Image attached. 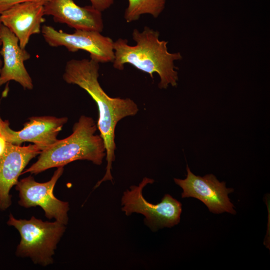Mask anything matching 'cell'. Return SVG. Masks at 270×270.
<instances>
[{"label": "cell", "mask_w": 270, "mask_h": 270, "mask_svg": "<svg viewBox=\"0 0 270 270\" xmlns=\"http://www.w3.org/2000/svg\"><path fill=\"white\" fill-rule=\"evenodd\" d=\"M99 69V62L92 58L72 59L66 62L62 75L66 83L76 84L86 90L98 106L96 126L104 140L107 165L104 176L97 182L95 188L104 181H112L111 170L115 160L117 124L126 117L136 115L138 110L136 104L130 98H112L106 93L98 80Z\"/></svg>", "instance_id": "cell-1"}, {"label": "cell", "mask_w": 270, "mask_h": 270, "mask_svg": "<svg viewBox=\"0 0 270 270\" xmlns=\"http://www.w3.org/2000/svg\"><path fill=\"white\" fill-rule=\"evenodd\" d=\"M160 33L146 26L140 32L134 28L132 33L136 45L128 44L126 39L118 38L114 42V68L122 70L126 64L150 74L156 72L160 78L158 88H166L169 84L177 86L178 72L174 61L182 58L180 52L170 53L168 50V42L159 40Z\"/></svg>", "instance_id": "cell-2"}, {"label": "cell", "mask_w": 270, "mask_h": 270, "mask_svg": "<svg viewBox=\"0 0 270 270\" xmlns=\"http://www.w3.org/2000/svg\"><path fill=\"white\" fill-rule=\"evenodd\" d=\"M97 126L92 118L82 115L68 137L58 140L42 150L38 160L22 174H38L48 169L58 168L73 161L87 160L100 165L106 156L104 140L96 134Z\"/></svg>", "instance_id": "cell-3"}, {"label": "cell", "mask_w": 270, "mask_h": 270, "mask_svg": "<svg viewBox=\"0 0 270 270\" xmlns=\"http://www.w3.org/2000/svg\"><path fill=\"white\" fill-rule=\"evenodd\" d=\"M7 224L20 234L21 240L16 250L18 256L30 258L34 264L44 266L53 262L52 256L65 231L64 224L57 220L43 222L34 216L18 220L12 214Z\"/></svg>", "instance_id": "cell-4"}, {"label": "cell", "mask_w": 270, "mask_h": 270, "mask_svg": "<svg viewBox=\"0 0 270 270\" xmlns=\"http://www.w3.org/2000/svg\"><path fill=\"white\" fill-rule=\"evenodd\" d=\"M154 182L153 179L146 177L138 186H132L125 191L122 198V210L128 216L133 212L143 214L146 224L153 230L172 227L180 221L182 204L168 194L157 204L148 202L142 195V190L146 185Z\"/></svg>", "instance_id": "cell-5"}, {"label": "cell", "mask_w": 270, "mask_h": 270, "mask_svg": "<svg viewBox=\"0 0 270 270\" xmlns=\"http://www.w3.org/2000/svg\"><path fill=\"white\" fill-rule=\"evenodd\" d=\"M41 32L46 42L52 47L64 46L70 52H88L90 58L98 62H112L114 58V42L100 32L76 30L72 34L57 30L52 26L43 25Z\"/></svg>", "instance_id": "cell-6"}, {"label": "cell", "mask_w": 270, "mask_h": 270, "mask_svg": "<svg viewBox=\"0 0 270 270\" xmlns=\"http://www.w3.org/2000/svg\"><path fill=\"white\" fill-rule=\"evenodd\" d=\"M63 172L64 166L58 167L51 179L46 182H36L31 176L18 181L16 189L19 192V204L26 208L40 206L47 218H54L66 225L69 204L56 198L54 194V187Z\"/></svg>", "instance_id": "cell-7"}, {"label": "cell", "mask_w": 270, "mask_h": 270, "mask_svg": "<svg viewBox=\"0 0 270 270\" xmlns=\"http://www.w3.org/2000/svg\"><path fill=\"white\" fill-rule=\"evenodd\" d=\"M187 176L184 180L174 178L176 184L183 190L182 198L192 197L202 201L209 210L214 214L224 212L236 213L228 194L234 191L227 188L225 182H220L212 174L204 176L194 175L186 166Z\"/></svg>", "instance_id": "cell-8"}, {"label": "cell", "mask_w": 270, "mask_h": 270, "mask_svg": "<svg viewBox=\"0 0 270 270\" xmlns=\"http://www.w3.org/2000/svg\"><path fill=\"white\" fill-rule=\"evenodd\" d=\"M68 120L66 117L32 116L22 130L16 131L10 127L8 120H3L0 116V134L8 143L20 146L24 142H30L42 150L58 140L57 136Z\"/></svg>", "instance_id": "cell-9"}, {"label": "cell", "mask_w": 270, "mask_h": 270, "mask_svg": "<svg viewBox=\"0 0 270 270\" xmlns=\"http://www.w3.org/2000/svg\"><path fill=\"white\" fill-rule=\"evenodd\" d=\"M41 152L34 144L22 146L7 142L6 149L0 156V210H5L11 205L10 189L16 184L29 162Z\"/></svg>", "instance_id": "cell-10"}, {"label": "cell", "mask_w": 270, "mask_h": 270, "mask_svg": "<svg viewBox=\"0 0 270 270\" xmlns=\"http://www.w3.org/2000/svg\"><path fill=\"white\" fill-rule=\"evenodd\" d=\"M0 36V56L3 64L0 72V86L10 80L19 83L24 89L34 88L32 79L25 68L24 62L30 58L26 48H21L16 35L2 24Z\"/></svg>", "instance_id": "cell-11"}, {"label": "cell", "mask_w": 270, "mask_h": 270, "mask_svg": "<svg viewBox=\"0 0 270 270\" xmlns=\"http://www.w3.org/2000/svg\"><path fill=\"white\" fill-rule=\"evenodd\" d=\"M44 15L56 22L64 24L76 30L102 32L104 24L102 12L92 5L80 6L73 0H48L44 4Z\"/></svg>", "instance_id": "cell-12"}, {"label": "cell", "mask_w": 270, "mask_h": 270, "mask_svg": "<svg viewBox=\"0 0 270 270\" xmlns=\"http://www.w3.org/2000/svg\"><path fill=\"white\" fill-rule=\"evenodd\" d=\"M44 4L25 2L12 6L0 14L2 24L18 38L20 46L26 48L30 37L41 32L45 20Z\"/></svg>", "instance_id": "cell-13"}, {"label": "cell", "mask_w": 270, "mask_h": 270, "mask_svg": "<svg viewBox=\"0 0 270 270\" xmlns=\"http://www.w3.org/2000/svg\"><path fill=\"white\" fill-rule=\"evenodd\" d=\"M124 18L127 22L138 20L143 14L158 16L164 8L166 0H128Z\"/></svg>", "instance_id": "cell-14"}, {"label": "cell", "mask_w": 270, "mask_h": 270, "mask_svg": "<svg viewBox=\"0 0 270 270\" xmlns=\"http://www.w3.org/2000/svg\"><path fill=\"white\" fill-rule=\"evenodd\" d=\"M48 0H0V14L12 6L25 2H38L44 4Z\"/></svg>", "instance_id": "cell-15"}, {"label": "cell", "mask_w": 270, "mask_h": 270, "mask_svg": "<svg viewBox=\"0 0 270 270\" xmlns=\"http://www.w3.org/2000/svg\"><path fill=\"white\" fill-rule=\"evenodd\" d=\"M92 6L96 9L102 12L109 8L114 3V0H90Z\"/></svg>", "instance_id": "cell-16"}, {"label": "cell", "mask_w": 270, "mask_h": 270, "mask_svg": "<svg viewBox=\"0 0 270 270\" xmlns=\"http://www.w3.org/2000/svg\"><path fill=\"white\" fill-rule=\"evenodd\" d=\"M7 144L5 138L0 134V156L4 153Z\"/></svg>", "instance_id": "cell-17"}, {"label": "cell", "mask_w": 270, "mask_h": 270, "mask_svg": "<svg viewBox=\"0 0 270 270\" xmlns=\"http://www.w3.org/2000/svg\"><path fill=\"white\" fill-rule=\"evenodd\" d=\"M2 25V24L0 18V28H1ZM1 46H2V40H1L0 36V50ZM2 66V62L0 56V72H1Z\"/></svg>", "instance_id": "cell-18"}]
</instances>
